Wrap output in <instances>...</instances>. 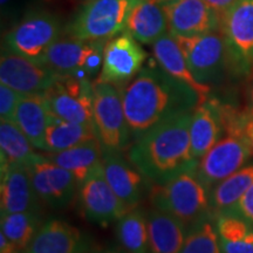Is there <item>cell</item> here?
Segmentation results:
<instances>
[{"mask_svg": "<svg viewBox=\"0 0 253 253\" xmlns=\"http://www.w3.org/2000/svg\"><path fill=\"white\" fill-rule=\"evenodd\" d=\"M102 166L107 182L126 208H137L143 195L144 176L131 162H126L121 151L103 148Z\"/></svg>", "mask_w": 253, "mask_h": 253, "instance_id": "17", "label": "cell"}, {"mask_svg": "<svg viewBox=\"0 0 253 253\" xmlns=\"http://www.w3.org/2000/svg\"><path fill=\"white\" fill-rule=\"evenodd\" d=\"M43 96L50 112L59 119L94 126V84L91 80L62 77L43 93Z\"/></svg>", "mask_w": 253, "mask_h": 253, "instance_id": "11", "label": "cell"}, {"mask_svg": "<svg viewBox=\"0 0 253 253\" xmlns=\"http://www.w3.org/2000/svg\"><path fill=\"white\" fill-rule=\"evenodd\" d=\"M102 153L103 148L101 142L91 140L62 151H46L43 155L52 162L71 171L80 184L95 168L102 163Z\"/></svg>", "mask_w": 253, "mask_h": 253, "instance_id": "25", "label": "cell"}, {"mask_svg": "<svg viewBox=\"0 0 253 253\" xmlns=\"http://www.w3.org/2000/svg\"><path fill=\"white\" fill-rule=\"evenodd\" d=\"M244 114L249 118H253V74L248 84L245 95V109Z\"/></svg>", "mask_w": 253, "mask_h": 253, "instance_id": "35", "label": "cell"}, {"mask_svg": "<svg viewBox=\"0 0 253 253\" xmlns=\"http://www.w3.org/2000/svg\"><path fill=\"white\" fill-rule=\"evenodd\" d=\"M191 115L183 114L154 126L129 148V161L148 181L164 184L197 168L190 141Z\"/></svg>", "mask_w": 253, "mask_h": 253, "instance_id": "2", "label": "cell"}, {"mask_svg": "<svg viewBox=\"0 0 253 253\" xmlns=\"http://www.w3.org/2000/svg\"><path fill=\"white\" fill-rule=\"evenodd\" d=\"M90 253H126V252H125V251H121V250H118V249L107 248V249H100V250H95V251L90 252Z\"/></svg>", "mask_w": 253, "mask_h": 253, "instance_id": "39", "label": "cell"}, {"mask_svg": "<svg viewBox=\"0 0 253 253\" xmlns=\"http://www.w3.org/2000/svg\"><path fill=\"white\" fill-rule=\"evenodd\" d=\"M224 135L220 102L216 99H207L196 107L190 123L191 153L199 161Z\"/></svg>", "mask_w": 253, "mask_h": 253, "instance_id": "20", "label": "cell"}, {"mask_svg": "<svg viewBox=\"0 0 253 253\" xmlns=\"http://www.w3.org/2000/svg\"><path fill=\"white\" fill-rule=\"evenodd\" d=\"M147 53L140 42L128 32H123L107 41L103 62L96 82L123 86L141 72Z\"/></svg>", "mask_w": 253, "mask_h": 253, "instance_id": "13", "label": "cell"}, {"mask_svg": "<svg viewBox=\"0 0 253 253\" xmlns=\"http://www.w3.org/2000/svg\"><path fill=\"white\" fill-rule=\"evenodd\" d=\"M126 32L144 45H153L167 34L169 26L160 0H141L129 15Z\"/></svg>", "mask_w": 253, "mask_h": 253, "instance_id": "22", "label": "cell"}, {"mask_svg": "<svg viewBox=\"0 0 253 253\" xmlns=\"http://www.w3.org/2000/svg\"><path fill=\"white\" fill-rule=\"evenodd\" d=\"M141 0H89L66 28L69 37L108 41L126 31L129 15Z\"/></svg>", "mask_w": 253, "mask_h": 253, "instance_id": "4", "label": "cell"}, {"mask_svg": "<svg viewBox=\"0 0 253 253\" xmlns=\"http://www.w3.org/2000/svg\"><path fill=\"white\" fill-rule=\"evenodd\" d=\"M23 95L6 84H0V118L1 121L14 122L15 112Z\"/></svg>", "mask_w": 253, "mask_h": 253, "instance_id": "32", "label": "cell"}, {"mask_svg": "<svg viewBox=\"0 0 253 253\" xmlns=\"http://www.w3.org/2000/svg\"><path fill=\"white\" fill-rule=\"evenodd\" d=\"M190 71L199 84L211 87L220 82L230 66L220 32L196 37H175Z\"/></svg>", "mask_w": 253, "mask_h": 253, "instance_id": "9", "label": "cell"}, {"mask_svg": "<svg viewBox=\"0 0 253 253\" xmlns=\"http://www.w3.org/2000/svg\"><path fill=\"white\" fill-rule=\"evenodd\" d=\"M79 203L86 219L101 226L118 221L128 211L107 182L102 163L79 184Z\"/></svg>", "mask_w": 253, "mask_h": 253, "instance_id": "12", "label": "cell"}, {"mask_svg": "<svg viewBox=\"0 0 253 253\" xmlns=\"http://www.w3.org/2000/svg\"><path fill=\"white\" fill-rule=\"evenodd\" d=\"M28 168L34 191L40 202L52 209L65 208L72 202L79 188L77 177L65 168L37 154Z\"/></svg>", "mask_w": 253, "mask_h": 253, "instance_id": "14", "label": "cell"}, {"mask_svg": "<svg viewBox=\"0 0 253 253\" xmlns=\"http://www.w3.org/2000/svg\"><path fill=\"white\" fill-rule=\"evenodd\" d=\"M166 12L169 33L196 37L220 31L221 14L204 0H160Z\"/></svg>", "mask_w": 253, "mask_h": 253, "instance_id": "16", "label": "cell"}, {"mask_svg": "<svg viewBox=\"0 0 253 253\" xmlns=\"http://www.w3.org/2000/svg\"><path fill=\"white\" fill-rule=\"evenodd\" d=\"M33 144L15 122L1 121L0 125V156L1 168L9 166L28 167L37 154Z\"/></svg>", "mask_w": 253, "mask_h": 253, "instance_id": "29", "label": "cell"}, {"mask_svg": "<svg viewBox=\"0 0 253 253\" xmlns=\"http://www.w3.org/2000/svg\"><path fill=\"white\" fill-rule=\"evenodd\" d=\"M61 25L54 14L33 11L5 34V48L33 61L43 63L48 49L60 39Z\"/></svg>", "mask_w": 253, "mask_h": 253, "instance_id": "5", "label": "cell"}, {"mask_svg": "<svg viewBox=\"0 0 253 253\" xmlns=\"http://www.w3.org/2000/svg\"><path fill=\"white\" fill-rule=\"evenodd\" d=\"M62 77L46 66L2 49L0 59V82L19 94H43Z\"/></svg>", "mask_w": 253, "mask_h": 253, "instance_id": "15", "label": "cell"}, {"mask_svg": "<svg viewBox=\"0 0 253 253\" xmlns=\"http://www.w3.org/2000/svg\"><path fill=\"white\" fill-rule=\"evenodd\" d=\"M0 253H21L17 246L6 237L4 233L0 232Z\"/></svg>", "mask_w": 253, "mask_h": 253, "instance_id": "36", "label": "cell"}, {"mask_svg": "<svg viewBox=\"0 0 253 253\" xmlns=\"http://www.w3.org/2000/svg\"><path fill=\"white\" fill-rule=\"evenodd\" d=\"M52 115L43 94L24 95L19 101L14 122L36 149L46 151V130Z\"/></svg>", "mask_w": 253, "mask_h": 253, "instance_id": "21", "label": "cell"}, {"mask_svg": "<svg viewBox=\"0 0 253 253\" xmlns=\"http://www.w3.org/2000/svg\"><path fill=\"white\" fill-rule=\"evenodd\" d=\"M223 253H253V227L242 239L235 242L220 240Z\"/></svg>", "mask_w": 253, "mask_h": 253, "instance_id": "34", "label": "cell"}, {"mask_svg": "<svg viewBox=\"0 0 253 253\" xmlns=\"http://www.w3.org/2000/svg\"><path fill=\"white\" fill-rule=\"evenodd\" d=\"M107 41L61 38L52 45L43 63L61 77L91 80L99 77Z\"/></svg>", "mask_w": 253, "mask_h": 253, "instance_id": "7", "label": "cell"}, {"mask_svg": "<svg viewBox=\"0 0 253 253\" xmlns=\"http://www.w3.org/2000/svg\"><path fill=\"white\" fill-rule=\"evenodd\" d=\"M211 7L216 9L218 13H224L231 5H233L237 0H204Z\"/></svg>", "mask_w": 253, "mask_h": 253, "instance_id": "37", "label": "cell"}, {"mask_svg": "<svg viewBox=\"0 0 253 253\" xmlns=\"http://www.w3.org/2000/svg\"><path fill=\"white\" fill-rule=\"evenodd\" d=\"M153 53L158 66L163 71H166L172 78L194 88L202 96L208 99V95L211 91V87L199 84L196 80L194 74L190 71L188 63H186L181 47L171 33L168 32L156 42L153 43Z\"/></svg>", "mask_w": 253, "mask_h": 253, "instance_id": "24", "label": "cell"}, {"mask_svg": "<svg viewBox=\"0 0 253 253\" xmlns=\"http://www.w3.org/2000/svg\"><path fill=\"white\" fill-rule=\"evenodd\" d=\"M115 232L126 253H149L148 219L140 208L126 211L116 221Z\"/></svg>", "mask_w": 253, "mask_h": 253, "instance_id": "28", "label": "cell"}, {"mask_svg": "<svg viewBox=\"0 0 253 253\" xmlns=\"http://www.w3.org/2000/svg\"><path fill=\"white\" fill-rule=\"evenodd\" d=\"M230 213L242 217L250 225L253 226V184L250 186Z\"/></svg>", "mask_w": 253, "mask_h": 253, "instance_id": "33", "label": "cell"}, {"mask_svg": "<svg viewBox=\"0 0 253 253\" xmlns=\"http://www.w3.org/2000/svg\"><path fill=\"white\" fill-rule=\"evenodd\" d=\"M230 67L239 74L253 72V0H237L220 19Z\"/></svg>", "mask_w": 253, "mask_h": 253, "instance_id": "8", "label": "cell"}, {"mask_svg": "<svg viewBox=\"0 0 253 253\" xmlns=\"http://www.w3.org/2000/svg\"><path fill=\"white\" fill-rule=\"evenodd\" d=\"M252 155L244 134L227 132L198 161L196 173L210 191L218 183L242 169Z\"/></svg>", "mask_w": 253, "mask_h": 253, "instance_id": "10", "label": "cell"}, {"mask_svg": "<svg viewBox=\"0 0 253 253\" xmlns=\"http://www.w3.org/2000/svg\"><path fill=\"white\" fill-rule=\"evenodd\" d=\"M1 231L19 251L24 253L39 227V217L34 211L2 214L0 221Z\"/></svg>", "mask_w": 253, "mask_h": 253, "instance_id": "30", "label": "cell"}, {"mask_svg": "<svg viewBox=\"0 0 253 253\" xmlns=\"http://www.w3.org/2000/svg\"><path fill=\"white\" fill-rule=\"evenodd\" d=\"M244 136L253 154V118L248 116V119H246L244 126Z\"/></svg>", "mask_w": 253, "mask_h": 253, "instance_id": "38", "label": "cell"}, {"mask_svg": "<svg viewBox=\"0 0 253 253\" xmlns=\"http://www.w3.org/2000/svg\"><path fill=\"white\" fill-rule=\"evenodd\" d=\"M149 253H179L189 229L171 214L153 209L147 217Z\"/></svg>", "mask_w": 253, "mask_h": 253, "instance_id": "23", "label": "cell"}, {"mask_svg": "<svg viewBox=\"0 0 253 253\" xmlns=\"http://www.w3.org/2000/svg\"><path fill=\"white\" fill-rule=\"evenodd\" d=\"M150 202L155 209L171 214L188 229L212 216L209 190L199 181L195 170H189L164 184H154Z\"/></svg>", "mask_w": 253, "mask_h": 253, "instance_id": "3", "label": "cell"}, {"mask_svg": "<svg viewBox=\"0 0 253 253\" xmlns=\"http://www.w3.org/2000/svg\"><path fill=\"white\" fill-rule=\"evenodd\" d=\"M91 140H99L94 126L65 121L52 115L46 130V151H62Z\"/></svg>", "mask_w": 253, "mask_h": 253, "instance_id": "27", "label": "cell"}, {"mask_svg": "<svg viewBox=\"0 0 253 253\" xmlns=\"http://www.w3.org/2000/svg\"><path fill=\"white\" fill-rule=\"evenodd\" d=\"M0 209L2 214L14 212H37L40 199L34 191L30 171L25 166L1 168Z\"/></svg>", "mask_w": 253, "mask_h": 253, "instance_id": "19", "label": "cell"}, {"mask_svg": "<svg viewBox=\"0 0 253 253\" xmlns=\"http://www.w3.org/2000/svg\"><path fill=\"white\" fill-rule=\"evenodd\" d=\"M88 237L61 219H50L40 226L24 253H87Z\"/></svg>", "mask_w": 253, "mask_h": 253, "instance_id": "18", "label": "cell"}, {"mask_svg": "<svg viewBox=\"0 0 253 253\" xmlns=\"http://www.w3.org/2000/svg\"><path fill=\"white\" fill-rule=\"evenodd\" d=\"M94 126L103 148L123 151L132 136L123 108L122 91L107 82H94Z\"/></svg>", "mask_w": 253, "mask_h": 253, "instance_id": "6", "label": "cell"}, {"mask_svg": "<svg viewBox=\"0 0 253 253\" xmlns=\"http://www.w3.org/2000/svg\"><path fill=\"white\" fill-rule=\"evenodd\" d=\"M179 253H223L212 216L204 218L189 229Z\"/></svg>", "mask_w": 253, "mask_h": 253, "instance_id": "31", "label": "cell"}, {"mask_svg": "<svg viewBox=\"0 0 253 253\" xmlns=\"http://www.w3.org/2000/svg\"><path fill=\"white\" fill-rule=\"evenodd\" d=\"M252 184L253 164L243 167L218 183L209 191L211 212L216 214V217L230 213Z\"/></svg>", "mask_w": 253, "mask_h": 253, "instance_id": "26", "label": "cell"}, {"mask_svg": "<svg viewBox=\"0 0 253 253\" xmlns=\"http://www.w3.org/2000/svg\"><path fill=\"white\" fill-rule=\"evenodd\" d=\"M122 100L132 141H136L154 126L192 113L207 99L160 66H148L122 90Z\"/></svg>", "mask_w": 253, "mask_h": 253, "instance_id": "1", "label": "cell"}]
</instances>
